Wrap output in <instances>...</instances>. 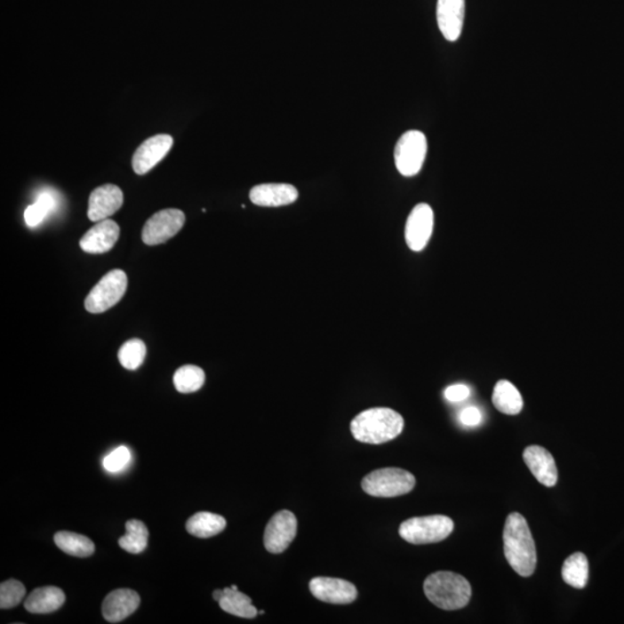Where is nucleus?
I'll use <instances>...</instances> for the list:
<instances>
[{"label": "nucleus", "instance_id": "1", "mask_svg": "<svg viewBox=\"0 0 624 624\" xmlns=\"http://www.w3.org/2000/svg\"><path fill=\"white\" fill-rule=\"evenodd\" d=\"M504 555L511 568L522 577L533 575L537 548L529 524L518 512L508 516L503 532Z\"/></svg>", "mask_w": 624, "mask_h": 624}, {"label": "nucleus", "instance_id": "2", "mask_svg": "<svg viewBox=\"0 0 624 624\" xmlns=\"http://www.w3.org/2000/svg\"><path fill=\"white\" fill-rule=\"evenodd\" d=\"M404 418L387 407L370 408L357 414L350 422V431L356 441L365 444H384L403 433Z\"/></svg>", "mask_w": 624, "mask_h": 624}, {"label": "nucleus", "instance_id": "3", "mask_svg": "<svg viewBox=\"0 0 624 624\" xmlns=\"http://www.w3.org/2000/svg\"><path fill=\"white\" fill-rule=\"evenodd\" d=\"M423 589L427 598L444 611H457L464 608L472 596V588L468 580L458 573L438 572L427 577Z\"/></svg>", "mask_w": 624, "mask_h": 624}, {"label": "nucleus", "instance_id": "4", "mask_svg": "<svg viewBox=\"0 0 624 624\" xmlns=\"http://www.w3.org/2000/svg\"><path fill=\"white\" fill-rule=\"evenodd\" d=\"M416 480L413 474L402 468H381L369 473L362 480V489L373 497L402 496L413 491Z\"/></svg>", "mask_w": 624, "mask_h": 624}, {"label": "nucleus", "instance_id": "5", "mask_svg": "<svg viewBox=\"0 0 624 624\" xmlns=\"http://www.w3.org/2000/svg\"><path fill=\"white\" fill-rule=\"evenodd\" d=\"M454 529L453 520L446 516L407 519L399 527L400 537L413 545H427L445 540Z\"/></svg>", "mask_w": 624, "mask_h": 624}, {"label": "nucleus", "instance_id": "6", "mask_svg": "<svg viewBox=\"0 0 624 624\" xmlns=\"http://www.w3.org/2000/svg\"><path fill=\"white\" fill-rule=\"evenodd\" d=\"M428 150L426 134L418 130L404 132L395 148V162L404 177L418 175L425 164Z\"/></svg>", "mask_w": 624, "mask_h": 624}, {"label": "nucleus", "instance_id": "7", "mask_svg": "<svg viewBox=\"0 0 624 624\" xmlns=\"http://www.w3.org/2000/svg\"><path fill=\"white\" fill-rule=\"evenodd\" d=\"M127 289V276L122 269H114L95 284L84 300V308L91 314H102L123 299Z\"/></svg>", "mask_w": 624, "mask_h": 624}, {"label": "nucleus", "instance_id": "8", "mask_svg": "<svg viewBox=\"0 0 624 624\" xmlns=\"http://www.w3.org/2000/svg\"><path fill=\"white\" fill-rule=\"evenodd\" d=\"M185 214L176 208H167L154 214L145 223L142 229V241L148 245H159L165 243L183 228Z\"/></svg>", "mask_w": 624, "mask_h": 624}, {"label": "nucleus", "instance_id": "9", "mask_svg": "<svg viewBox=\"0 0 624 624\" xmlns=\"http://www.w3.org/2000/svg\"><path fill=\"white\" fill-rule=\"evenodd\" d=\"M298 533V519L288 510L276 512L264 533V546L268 553L281 554L291 546Z\"/></svg>", "mask_w": 624, "mask_h": 624}, {"label": "nucleus", "instance_id": "10", "mask_svg": "<svg viewBox=\"0 0 624 624\" xmlns=\"http://www.w3.org/2000/svg\"><path fill=\"white\" fill-rule=\"evenodd\" d=\"M434 211L428 204L416 205L408 215L404 227V238L412 252H420L426 248L434 231Z\"/></svg>", "mask_w": 624, "mask_h": 624}, {"label": "nucleus", "instance_id": "11", "mask_svg": "<svg viewBox=\"0 0 624 624\" xmlns=\"http://www.w3.org/2000/svg\"><path fill=\"white\" fill-rule=\"evenodd\" d=\"M312 596L323 603L348 604L357 598L356 585L340 578L315 577L309 583Z\"/></svg>", "mask_w": 624, "mask_h": 624}, {"label": "nucleus", "instance_id": "12", "mask_svg": "<svg viewBox=\"0 0 624 624\" xmlns=\"http://www.w3.org/2000/svg\"><path fill=\"white\" fill-rule=\"evenodd\" d=\"M173 139L169 134H156L142 142L133 154L132 168L137 175L152 171L172 149Z\"/></svg>", "mask_w": 624, "mask_h": 624}, {"label": "nucleus", "instance_id": "13", "mask_svg": "<svg viewBox=\"0 0 624 624\" xmlns=\"http://www.w3.org/2000/svg\"><path fill=\"white\" fill-rule=\"evenodd\" d=\"M124 203V196L121 188L114 184L102 185L95 188L90 196L88 202V219L92 222H100L106 220L122 207Z\"/></svg>", "mask_w": 624, "mask_h": 624}, {"label": "nucleus", "instance_id": "14", "mask_svg": "<svg viewBox=\"0 0 624 624\" xmlns=\"http://www.w3.org/2000/svg\"><path fill=\"white\" fill-rule=\"evenodd\" d=\"M437 25L445 40L460 37L465 20V0H437Z\"/></svg>", "mask_w": 624, "mask_h": 624}, {"label": "nucleus", "instance_id": "15", "mask_svg": "<svg viewBox=\"0 0 624 624\" xmlns=\"http://www.w3.org/2000/svg\"><path fill=\"white\" fill-rule=\"evenodd\" d=\"M299 198L298 188L292 184H260L250 191V200L261 207H280L291 205Z\"/></svg>", "mask_w": 624, "mask_h": 624}, {"label": "nucleus", "instance_id": "16", "mask_svg": "<svg viewBox=\"0 0 624 624\" xmlns=\"http://www.w3.org/2000/svg\"><path fill=\"white\" fill-rule=\"evenodd\" d=\"M140 596L129 588H119L110 592L102 604L103 618L110 623L122 622L138 610Z\"/></svg>", "mask_w": 624, "mask_h": 624}, {"label": "nucleus", "instance_id": "17", "mask_svg": "<svg viewBox=\"0 0 624 624\" xmlns=\"http://www.w3.org/2000/svg\"><path fill=\"white\" fill-rule=\"evenodd\" d=\"M119 233V226L113 220H102L84 235L80 240V248L87 253L110 252L118 241Z\"/></svg>", "mask_w": 624, "mask_h": 624}, {"label": "nucleus", "instance_id": "18", "mask_svg": "<svg viewBox=\"0 0 624 624\" xmlns=\"http://www.w3.org/2000/svg\"><path fill=\"white\" fill-rule=\"evenodd\" d=\"M524 460L535 479L546 487L557 484V468L552 453L539 445H531L524 451Z\"/></svg>", "mask_w": 624, "mask_h": 624}, {"label": "nucleus", "instance_id": "19", "mask_svg": "<svg viewBox=\"0 0 624 624\" xmlns=\"http://www.w3.org/2000/svg\"><path fill=\"white\" fill-rule=\"evenodd\" d=\"M65 603V595L56 587H44L34 589L25 601V608L33 614H49L53 612Z\"/></svg>", "mask_w": 624, "mask_h": 624}, {"label": "nucleus", "instance_id": "20", "mask_svg": "<svg viewBox=\"0 0 624 624\" xmlns=\"http://www.w3.org/2000/svg\"><path fill=\"white\" fill-rule=\"evenodd\" d=\"M492 404L497 411L507 415H517L522 412L524 402L518 388L508 380H500L492 392Z\"/></svg>", "mask_w": 624, "mask_h": 624}, {"label": "nucleus", "instance_id": "21", "mask_svg": "<svg viewBox=\"0 0 624 624\" xmlns=\"http://www.w3.org/2000/svg\"><path fill=\"white\" fill-rule=\"evenodd\" d=\"M227 522L222 516L202 511L188 519L187 531L196 538L215 537L226 529Z\"/></svg>", "mask_w": 624, "mask_h": 624}, {"label": "nucleus", "instance_id": "22", "mask_svg": "<svg viewBox=\"0 0 624 624\" xmlns=\"http://www.w3.org/2000/svg\"><path fill=\"white\" fill-rule=\"evenodd\" d=\"M219 604L222 611L238 618L253 619L260 614L248 596L231 588H223V596L219 600Z\"/></svg>", "mask_w": 624, "mask_h": 624}, {"label": "nucleus", "instance_id": "23", "mask_svg": "<svg viewBox=\"0 0 624 624\" xmlns=\"http://www.w3.org/2000/svg\"><path fill=\"white\" fill-rule=\"evenodd\" d=\"M56 546L64 553L76 557H88L95 552L94 542L90 538L73 532L61 531L55 534Z\"/></svg>", "mask_w": 624, "mask_h": 624}, {"label": "nucleus", "instance_id": "24", "mask_svg": "<svg viewBox=\"0 0 624 624\" xmlns=\"http://www.w3.org/2000/svg\"><path fill=\"white\" fill-rule=\"evenodd\" d=\"M562 578L575 588H584L588 580V561L583 553L570 555L562 566Z\"/></svg>", "mask_w": 624, "mask_h": 624}, {"label": "nucleus", "instance_id": "25", "mask_svg": "<svg viewBox=\"0 0 624 624\" xmlns=\"http://www.w3.org/2000/svg\"><path fill=\"white\" fill-rule=\"evenodd\" d=\"M126 534L118 540V545L125 552L140 554L144 552L148 542V530L145 524L138 519H131L126 523Z\"/></svg>", "mask_w": 624, "mask_h": 624}, {"label": "nucleus", "instance_id": "26", "mask_svg": "<svg viewBox=\"0 0 624 624\" xmlns=\"http://www.w3.org/2000/svg\"><path fill=\"white\" fill-rule=\"evenodd\" d=\"M205 383V372L196 365H183L173 375V385L180 393H194Z\"/></svg>", "mask_w": 624, "mask_h": 624}, {"label": "nucleus", "instance_id": "27", "mask_svg": "<svg viewBox=\"0 0 624 624\" xmlns=\"http://www.w3.org/2000/svg\"><path fill=\"white\" fill-rule=\"evenodd\" d=\"M145 356L146 345L140 339H131L121 347L118 352V360L127 370L140 368L144 364Z\"/></svg>", "mask_w": 624, "mask_h": 624}, {"label": "nucleus", "instance_id": "28", "mask_svg": "<svg viewBox=\"0 0 624 624\" xmlns=\"http://www.w3.org/2000/svg\"><path fill=\"white\" fill-rule=\"evenodd\" d=\"M55 204V198L50 192H44V194L38 196L36 203L26 208L25 215H23L26 225L30 227V228L40 225L46 215L53 210Z\"/></svg>", "mask_w": 624, "mask_h": 624}, {"label": "nucleus", "instance_id": "29", "mask_svg": "<svg viewBox=\"0 0 624 624\" xmlns=\"http://www.w3.org/2000/svg\"><path fill=\"white\" fill-rule=\"evenodd\" d=\"M26 595V588L21 581L10 580L0 585V608L10 610L21 603Z\"/></svg>", "mask_w": 624, "mask_h": 624}, {"label": "nucleus", "instance_id": "30", "mask_svg": "<svg viewBox=\"0 0 624 624\" xmlns=\"http://www.w3.org/2000/svg\"><path fill=\"white\" fill-rule=\"evenodd\" d=\"M130 450L126 446H119L104 458L103 466L109 473H118L123 471L130 464Z\"/></svg>", "mask_w": 624, "mask_h": 624}, {"label": "nucleus", "instance_id": "31", "mask_svg": "<svg viewBox=\"0 0 624 624\" xmlns=\"http://www.w3.org/2000/svg\"><path fill=\"white\" fill-rule=\"evenodd\" d=\"M460 421L466 427H476L483 421V414H481L479 408L466 407L460 412Z\"/></svg>", "mask_w": 624, "mask_h": 624}, {"label": "nucleus", "instance_id": "32", "mask_svg": "<svg viewBox=\"0 0 624 624\" xmlns=\"http://www.w3.org/2000/svg\"><path fill=\"white\" fill-rule=\"evenodd\" d=\"M471 395V390L464 384L451 385L444 391L445 398L451 403H460L468 399Z\"/></svg>", "mask_w": 624, "mask_h": 624}, {"label": "nucleus", "instance_id": "33", "mask_svg": "<svg viewBox=\"0 0 624 624\" xmlns=\"http://www.w3.org/2000/svg\"><path fill=\"white\" fill-rule=\"evenodd\" d=\"M223 596V589H215L213 592V598L215 601H218L222 598Z\"/></svg>", "mask_w": 624, "mask_h": 624}, {"label": "nucleus", "instance_id": "34", "mask_svg": "<svg viewBox=\"0 0 624 624\" xmlns=\"http://www.w3.org/2000/svg\"><path fill=\"white\" fill-rule=\"evenodd\" d=\"M230 588H234V589H238V588L236 587V585H233V587H230Z\"/></svg>", "mask_w": 624, "mask_h": 624}]
</instances>
